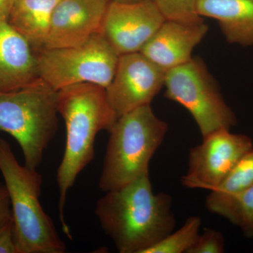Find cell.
<instances>
[{
	"label": "cell",
	"mask_w": 253,
	"mask_h": 253,
	"mask_svg": "<svg viewBox=\"0 0 253 253\" xmlns=\"http://www.w3.org/2000/svg\"><path fill=\"white\" fill-rule=\"evenodd\" d=\"M95 214L120 253H145L176 226L172 197L155 193L149 175L106 192Z\"/></svg>",
	"instance_id": "obj_1"
},
{
	"label": "cell",
	"mask_w": 253,
	"mask_h": 253,
	"mask_svg": "<svg viewBox=\"0 0 253 253\" xmlns=\"http://www.w3.org/2000/svg\"><path fill=\"white\" fill-rule=\"evenodd\" d=\"M57 109L66 129L64 154L56 174L59 217L63 231L71 239L63 213L68 191L94 159L98 133L109 131L118 117L109 104L106 89L91 83L73 84L58 91Z\"/></svg>",
	"instance_id": "obj_2"
},
{
	"label": "cell",
	"mask_w": 253,
	"mask_h": 253,
	"mask_svg": "<svg viewBox=\"0 0 253 253\" xmlns=\"http://www.w3.org/2000/svg\"><path fill=\"white\" fill-rule=\"evenodd\" d=\"M168 130L167 123L156 116L151 105L118 118L109 131L99 189L108 192L149 176L150 162Z\"/></svg>",
	"instance_id": "obj_3"
},
{
	"label": "cell",
	"mask_w": 253,
	"mask_h": 253,
	"mask_svg": "<svg viewBox=\"0 0 253 253\" xmlns=\"http://www.w3.org/2000/svg\"><path fill=\"white\" fill-rule=\"evenodd\" d=\"M0 172L9 194L18 253H63L66 244L40 202L41 174L21 166L11 145L0 138Z\"/></svg>",
	"instance_id": "obj_4"
},
{
	"label": "cell",
	"mask_w": 253,
	"mask_h": 253,
	"mask_svg": "<svg viewBox=\"0 0 253 253\" xmlns=\"http://www.w3.org/2000/svg\"><path fill=\"white\" fill-rule=\"evenodd\" d=\"M57 96L41 78L18 90L0 91V132L17 141L31 169L39 167L57 132Z\"/></svg>",
	"instance_id": "obj_5"
},
{
	"label": "cell",
	"mask_w": 253,
	"mask_h": 253,
	"mask_svg": "<svg viewBox=\"0 0 253 253\" xmlns=\"http://www.w3.org/2000/svg\"><path fill=\"white\" fill-rule=\"evenodd\" d=\"M36 55L39 77L56 91L81 83L106 88L120 56L101 33L80 45L43 49Z\"/></svg>",
	"instance_id": "obj_6"
},
{
	"label": "cell",
	"mask_w": 253,
	"mask_h": 253,
	"mask_svg": "<svg viewBox=\"0 0 253 253\" xmlns=\"http://www.w3.org/2000/svg\"><path fill=\"white\" fill-rule=\"evenodd\" d=\"M166 96L181 104L194 118L201 135L231 129L237 118L224 101L219 86L200 58L166 71Z\"/></svg>",
	"instance_id": "obj_7"
},
{
	"label": "cell",
	"mask_w": 253,
	"mask_h": 253,
	"mask_svg": "<svg viewBox=\"0 0 253 253\" xmlns=\"http://www.w3.org/2000/svg\"><path fill=\"white\" fill-rule=\"evenodd\" d=\"M253 149L250 136L220 129L203 136L201 144L189 149L187 172L181 184L189 189L214 191L238 161Z\"/></svg>",
	"instance_id": "obj_8"
},
{
	"label": "cell",
	"mask_w": 253,
	"mask_h": 253,
	"mask_svg": "<svg viewBox=\"0 0 253 253\" xmlns=\"http://www.w3.org/2000/svg\"><path fill=\"white\" fill-rule=\"evenodd\" d=\"M166 73L140 51L121 55L113 80L105 88L118 118L151 105L164 86Z\"/></svg>",
	"instance_id": "obj_9"
},
{
	"label": "cell",
	"mask_w": 253,
	"mask_h": 253,
	"mask_svg": "<svg viewBox=\"0 0 253 253\" xmlns=\"http://www.w3.org/2000/svg\"><path fill=\"white\" fill-rule=\"evenodd\" d=\"M166 21L152 0L111 1L101 33L119 56L139 52Z\"/></svg>",
	"instance_id": "obj_10"
},
{
	"label": "cell",
	"mask_w": 253,
	"mask_h": 253,
	"mask_svg": "<svg viewBox=\"0 0 253 253\" xmlns=\"http://www.w3.org/2000/svg\"><path fill=\"white\" fill-rule=\"evenodd\" d=\"M111 1L59 0L53 11L42 49L80 45L93 35L101 33Z\"/></svg>",
	"instance_id": "obj_11"
},
{
	"label": "cell",
	"mask_w": 253,
	"mask_h": 253,
	"mask_svg": "<svg viewBox=\"0 0 253 253\" xmlns=\"http://www.w3.org/2000/svg\"><path fill=\"white\" fill-rule=\"evenodd\" d=\"M208 31L204 21L184 23L166 20L140 52L165 71L191 59L193 50Z\"/></svg>",
	"instance_id": "obj_12"
},
{
	"label": "cell",
	"mask_w": 253,
	"mask_h": 253,
	"mask_svg": "<svg viewBox=\"0 0 253 253\" xmlns=\"http://www.w3.org/2000/svg\"><path fill=\"white\" fill-rule=\"evenodd\" d=\"M39 78L31 44L7 21L0 22V91L18 90Z\"/></svg>",
	"instance_id": "obj_13"
},
{
	"label": "cell",
	"mask_w": 253,
	"mask_h": 253,
	"mask_svg": "<svg viewBox=\"0 0 253 253\" xmlns=\"http://www.w3.org/2000/svg\"><path fill=\"white\" fill-rule=\"evenodd\" d=\"M196 11L217 20L229 42L253 45V0H198Z\"/></svg>",
	"instance_id": "obj_14"
},
{
	"label": "cell",
	"mask_w": 253,
	"mask_h": 253,
	"mask_svg": "<svg viewBox=\"0 0 253 253\" xmlns=\"http://www.w3.org/2000/svg\"><path fill=\"white\" fill-rule=\"evenodd\" d=\"M59 0H15L7 23L31 44L37 54L49 34L51 16Z\"/></svg>",
	"instance_id": "obj_15"
},
{
	"label": "cell",
	"mask_w": 253,
	"mask_h": 253,
	"mask_svg": "<svg viewBox=\"0 0 253 253\" xmlns=\"http://www.w3.org/2000/svg\"><path fill=\"white\" fill-rule=\"evenodd\" d=\"M209 212L224 218L253 238V184L249 189L232 196H219L211 192L206 199Z\"/></svg>",
	"instance_id": "obj_16"
},
{
	"label": "cell",
	"mask_w": 253,
	"mask_h": 253,
	"mask_svg": "<svg viewBox=\"0 0 253 253\" xmlns=\"http://www.w3.org/2000/svg\"><path fill=\"white\" fill-rule=\"evenodd\" d=\"M201 219L190 216L181 228L168 234L145 253H188L199 237Z\"/></svg>",
	"instance_id": "obj_17"
},
{
	"label": "cell",
	"mask_w": 253,
	"mask_h": 253,
	"mask_svg": "<svg viewBox=\"0 0 253 253\" xmlns=\"http://www.w3.org/2000/svg\"><path fill=\"white\" fill-rule=\"evenodd\" d=\"M253 184V149L238 161L217 189L211 192L219 196H232L249 189Z\"/></svg>",
	"instance_id": "obj_18"
},
{
	"label": "cell",
	"mask_w": 253,
	"mask_h": 253,
	"mask_svg": "<svg viewBox=\"0 0 253 253\" xmlns=\"http://www.w3.org/2000/svg\"><path fill=\"white\" fill-rule=\"evenodd\" d=\"M166 20L184 23L203 21L197 14L198 0H152Z\"/></svg>",
	"instance_id": "obj_19"
},
{
	"label": "cell",
	"mask_w": 253,
	"mask_h": 253,
	"mask_svg": "<svg viewBox=\"0 0 253 253\" xmlns=\"http://www.w3.org/2000/svg\"><path fill=\"white\" fill-rule=\"evenodd\" d=\"M225 252V241L219 231L205 228L200 233L194 246L188 253H223Z\"/></svg>",
	"instance_id": "obj_20"
},
{
	"label": "cell",
	"mask_w": 253,
	"mask_h": 253,
	"mask_svg": "<svg viewBox=\"0 0 253 253\" xmlns=\"http://www.w3.org/2000/svg\"><path fill=\"white\" fill-rule=\"evenodd\" d=\"M0 253H18L13 215L0 225Z\"/></svg>",
	"instance_id": "obj_21"
},
{
	"label": "cell",
	"mask_w": 253,
	"mask_h": 253,
	"mask_svg": "<svg viewBox=\"0 0 253 253\" xmlns=\"http://www.w3.org/2000/svg\"><path fill=\"white\" fill-rule=\"evenodd\" d=\"M12 216L11 201L6 187L0 186V225Z\"/></svg>",
	"instance_id": "obj_22"
},
{
	"label": "cell",
	"mask_w": 253,
	"mask_h": 253,
	"mask_svg": "<svg viewBox=\"0 0 253 253\" xmlns=\"http://www.w3.org/2000/svg\"><path fill=\"white\" fill-rule=\"evenodd\" d=\"M15 0H0V22L7 21Z\"/></svg>",
	"instance_id": "obj_23"
},
{
	"label": "cell",
	"mask_w": 253,
	"mask_h": 253,
	"mask_svg": "<svg viewBox=\"0 0 253 253\" xmlns=\"http://www.w3.org/2000/svg\"><path fill=\"white\" fill-rule=\"evenodd\" d=\"M111 1H119V2H134V1H141V0H111Z\"/></svg>",
	"instance_id": "obj_24"
}]
</instances>
